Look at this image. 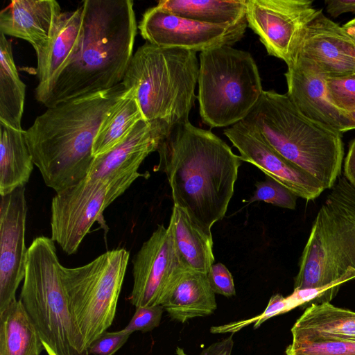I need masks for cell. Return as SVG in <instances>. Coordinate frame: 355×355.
<instances>
[{
  "instance_id": "27",
  "label": "cell",
  "mask_w": 355,
  "mask_h": 355,
  "mask_svg": "<svg viewBox=\"0 0 355 355\" xmlns=\"http://www.w3.org/2000/svg\"><path fill=\"white\" fill-rule=\"evenodd\" d=\"M26 85L19 76L12 45L0 35V122L22 130Z\"/></svg>"
},
{
  "instance_id": "37",
  "label": "cell",
  "mask_w": 355,
  "mask_h": 355,
  "mask_svg": "<svg viewBox=\"0 0 355 355\" xmlns=\"http://www.w3.org/2000/svg\"><path fill=\"white\" fill-rule=\"evenodd\" d=\"M234 346L232 335L205 348L200 355H231Z\"/></svg>"
},
{
  "instance_id": "13",
  "label": "cell",
  "mask_w": 355,
  "mask_h": 355,
  "mask_svg": "<svg viewBox=\"0 0 355 355\" xmlns=\"http://www.w3.org/2000/svg\"><path fill=\"white\" fill-rule=\"evenodd\" d=\"M187 269L168 227L159 225L132 261L133 286L128 300L135 308L162 305L175 280Z\"/></svg>"
},
{
  "instance_id": "33",
  "label": "cell",
  "mask_w": 355,
  "mask_h": 355,
  "mask_svg": "<svg viewBox=\"0 0 355 355\" xmlns=\"http://www.w3.org/2000/svg\"><path fill=\"white\" fill-rule=\"evenodd\" d=\"M130 334L123 329L105 331L96 338L88 347L89 354L113 355L128 341Z\"/></svg>"
},
{
  "instance_id": "24",
  "label": "cell",
  "mask_w": 355,
  "mask_h": 355,
  "mask_svg": "<svg viewBox=\"0 0 355 355\" xmlns=\"http://www.w3.org/2000/svg\"><path fill=\"white\" fill-rule=\"evenodd\" d=\"M25 130L0 122V194L24 187L33 169Z\"/></svg>"
},
{
  "instance_id": "18",
  "label": "cell",
  "mask_w": 355,
  "mask_h": 355,
  "mask_svg": "<svg viewBox=\"0 0 355 355\" xmlns=\"http://www.w3.org/2000/svg\"><path fill=\"white\" fill-rule=\"evenodd\" d=\"M284 76L286 94L304 116L341 133L347 131V116L331 101L324 75L305 60L295 58Z\"/></svg>"
},
{
  "instance_id": "17",
  "label": "cell",
  "mask_w": 355,
  "mask_h": 355,
  "mask_svg": "<svg viewBox=\"0 0 355 355\" xmlns=\"http://www.w3.org/2000/svg\"><path fill=\"white\" fill-rule=\"evenodd\" d=\"M295 58L311 64L324 76H345L354 71L355 44L342 26L320 9L306 27Z\"/></svg>"
},
{
  "instance_id": "21",
  "label": "cell",
  "mask_w": 355,
  "mask_h": 355,
  "mask_svg": "<svg viewBox=\"0 0 355 355\" xmlns=\"http://www.w3.org/2000/svg\"><path fill=\"white\" fill-rule=\"evenodd\" d=\"M162 306L172 320L182 323L209 315L217 308L207 275L190 269L175 280Z\"/></svg>"
},
{
  "instance_id": "30",
  "label": "cell",
  "mask_w": 355,
  "mask_h": 355,
  "mask_svg": "<svg viewBox=\"0 0 355 355\" xmlns=\"http://www.w3.org/2000/svg\"><path fill=\"white\" fill-rule=\"evenodd\" d=\"M255 187L250 202L263 201L282 208L295 209L297 196L276 180L268 177L265 180L257 182Z\"/></svg>"
},
{
  "instance_id": "16",
  "label": "cell",
  "mask_w": 355,
  "mask_h": 355,
  "mask_svg": "<svg viewBox=\"0 0 355 355\" xmlns=\"http://www.w3.org/2000/svg\"><path fill=\"white\" fill-rule=\"evenodd\" d=\"M224 135L237 148L242 161L257 166L297 197L313 200L324 191L314 178L284 158L257 133L240 122L225 129Z\"/></svg>"
},
{
  "instance_id": "3",
  "label": "cell",
  "mask_w": 355,
  "mask_h": 355,
  "mask_svg": "<svg viewBox=\"0 0 355 355\" xmlns=\"http://www.w3.org/2000/svg\"><path fill=\"white\" fill-rule=\"evenodd\" d=\"M126 92L121 83L107 90L47 107L25 130L34 165L48 187L58 192L88 176L98 129Z\"/></svg>"
},
{
  "instance_id": "19",
  "label": "cell",
  "mask_w": 355,
  "mask_h": 355,
  "mask_svg": "<svg viewBox=\"0 0 355 355\" xmlns=\"http://www.w3.org/2000/svg\"><path fill=\"white\" fill-rule=\"evenodd\" d=\"M62 12L55 0H12L0 12V33L26 40L37 54L53 37Z\"/></svg>"
},
{
  "instance_id": "28",
  "label": "cell",
  "mask_w": 355,
  "mask_h": 355,
  "mask_svg": "<svg viewBox=\"0 0 355 355\" xmlns=\"http://www.w3.org/2000/svg\"><path fill=\"white\" fill-rule=\"evenodd\" d=\"M145 119L132 89L112 107L102 122L93 146L94 157L105 154L121 142L135 125Z\"/></svg>"
},
{
  "instance_id": "31",
  "label": "cell",
  "mask_w": 355,
  "mask_h": 355,
  "mask_svg": "<svg viewBox=\"0 0 355 355\" xmlns=\"http://www.w3.org/2000/svg\"><path fill=\"white\" fill-rule=\"evenodd\" d=\"M324 77L332 103L345 114L352 110L355 107V73Z\"/></svg>"
},
{
  "instance_id": "1",
  "label": "cell",
  "mask_w": 355,
  "mask_h": 355,
  "mask_svg": "<svg viewBox=\"0 0 355 355\" xmlns=\"http://www.w3.org/2000/svg\"><path fill=\"white\" fill-rule=\"evenodd\" d=\"M154 171L164 173L173 205L210 230L227 210L241 164L223 139L189 121L173 127L160 142Z\"/></svg>"
},
{
  "instance_id": "25",
  "label": "cell",
  "mask_w": 355,
  "mask_h": 355,
  "mask_svg": "<svg viewBox=\"0 0 355 355\" xmlns=\"http://www.w3.org/2000/svg\"><path fill=\"white\" fill-rule=\"evenodd\" d=\"M39 332L20 300L0 313V355H40Z\"/></svg>"
},
{
  "instance_id": "34",
  "label": "cell",
  "mask_w": 355,
  "mask_h": 355,
  "mask_svg": "<svg viewBox=\"0 0 355 355\" xmlns=\"http://www.w3.org/2000/svg\"><path fill=\"white\" fill-rule=\"evenodd\" d=\"M207 275L210 286L215 294L227 297L236 295L233 277L224 264L214 263Z\"/></svg>"
},
{
  "instance_id": "23",
  "label": "cell",
  "mask_w": 355,
  "mask_h": 355,
  "mask_svg": "<svg viewBox=\"0 0 355 355\" xmlns=\"http://www.w3.org/2000/svg\"><path fill=\"white\" fill-rule=\"evenodd\" d=\"M292 342L319 338H352L355 336V312L336 307L329 302L313 303L291 328Z\"/></svg>"
},
{
  "instance_id": "10",
  "label": "cell",
  "mask_w": 355,
  "mask_h": 355,
  "mask_svg": "<svg viewBox=\"0 0 355 355\" xmlns=\"http://www.w3.org/2000/svg\"><path fill=\"white\" fill-rule=\"evenodd\" d=\"M319 10L311 0H246V20L267 53L288 67L306 27Z\"/></svg>"
},
{
  "instance_id": "9",
  "label": "cell",
  "mask_w": 355,
  "mask_h": 355,
  "mask_svg": "<svg viewBox=\"0 0 355 355\" xmlns=\"http://www.w3.org/2000/svg\"><path fill=\"white\" fill-rule=\"evenodd\" d=\"M129 257L119 248L80 267L60 266L69 309L87 349L114 321Z\"/></svg>"
},
{
  "instance_id": "39",
  "label": "cell",
  "mask_w": 355,
  "mask_h": 355,
  "mask_svg": "<svg viewBox=\"0 0 355 355\" xmlns=\"http://www.w3.org/2000/svg\"><path fill=\"white\" fill-rule=\"evenodd\" d=\"M342 28L345 33L355 44V18L343 25Z\"/></svg>"
},
{
  "instance_id": "2",
  "label": "cell",
  "mask_w": 355,
  "mask_h": 355,
  "mask_svg": "<svg viewBox=\"0 0 355 355\" xmlns=\"http://www.w3.org/2000/svg\"><path fill=\"white\" fill-rule=\"evenodd\" d=\"M131 0H85L79 46L40 103L46 107L111 89L123 79L137 25Z\"/></svg>"
},
{
  "instance_id": "4",
  "label": "cell",
  "mask_w": 355,
  "mask_h": 355,
  "mask_svg": "<svg viewBox=\"0 0 355 355\" xmlns=\"http://www.w3.org/2000/svg\"><path fill=\"white\" fill-rule=\"evenodd\" d=\"M240 123L311 175L324 190L331 189L341 175L342 133L304 116L286 94L263 90Z\"/></svg>"
},
{
  "instance_id": "7",
  "label": "cell",
  "mask_w": 355,
  "mask_h": 355,
  "mask_svg": "<svg viewBox=\"0 0 355 355\" xmlns=\"http://www.w3.org/2000/svg\"><path fill=\"white\" fill-rule=\"evenodd\" d=\"M349 267L355 268V189L340 175L313 223L294 290L324 286Z\"/></svg>"
},
{
  "instance_id": "36",
  "label": "cell",
  "mask_w": 355,
  "mask_h": 355,
  "mask_svg": "<svg viewBox=\"0 0 355 355\" xmlns=\"http://www.w3.org/2000/svg\"><path fill=\"white\" fill-rule=\"evenodd\" d=\"M324 4L327 13L333 18L347 12L355 14V0H326Z\"/></svg>"
},
{
  "instance_id": "12",
  "label": "cell",
  "mask_w": 355,
  "mask_h": 355,
  "mask_svg": "<svg viewBox=\"0 0 355 355\" xmlns=\"http://www.w3.org/2000/svg\"><path fill=\"white\" fill-rule=\"evenodd\" d=\"M247 26L248 23L205 24L178 16L155 6L144 13L139 29L142 37L151 44L197 53L218 46H232L243 37Z\"/></svg>"
},
{
  "instance_id": "38",
  "label": "cell",
  "mask_w": 355,
  "mask_h": 355,
  "mask_svg": "<svg viewBox=\"0 0 355 355\" xmlns=\"http://www.w3.org/2000/svg\"><path fill=\"white\" fill-rule=\"evenodd\" d=\"M343 176L355 189V139L349 144L347 153L344 160Z\"/></svg>"
},
{
  "instance_id": "5",
  "label": "cell",
  "mask_w": 355,
  "mask_h": 355,
  "mask_svg": "<svg viewBox=\"0 0 355 355\" xmlns=\"http://www.w3.org/2000/svg\"><path fill=\"white\" fill-rule=\"evenodd\" d=\"M198 71L196 52L146 42L133 54L121 83L134 91L146 120L171 130L189 121Z\"/></svg>"
},
{
  "instance_id": "20",
  "label": "cell",
  "mask_w": 355,
  "mask_h": 355,
  "mask_svg": "<svg viewBox=\"0 0 355 355\" xmlns=\"http://www.w3.org/2000/svg\"><path fill=\"white\" fill-rule=\"evenodd\" d=\"M83 31L82 6L62 12L48 44L37 57L38 84L35 97L41 103L64 69L69 64L79 46Z\"/></svg>"
},
{
  "instance_id": "15",
  "label": "cell",
  "mask_w": 355,
  "mask_h": 355,
  "mask_svg": "<svg viewBox=\"0 0 355 355\" xmlns=\"http://www.w3.org/2000/svg\"><path fill=\"white\" fill-rule=\"evenodd\" d=\"M1 197L0 313L17 300V290L25 277L28 253L25 188L19 187Z\"/></svg>"
},
{
  "instance_id": "14",
  "label": "cell",
  "mask_w": 355,
  "mask_h": 355,
  "mask_svg": "<svg viewBox=\"0 0 355 355\" xmlns=\"http://www.w3.org/2000/svg\"><path fill=\"white\" fill-rule=\"evenodd\" d=\"M169 131L160 121L141 119L121 142L94 158L87 177L101 180L107 184L109 205L123 194L137 178L144 176L138 172L140 165L151 153L157 150Z\"/></svg>"
},
{
  "instance_id": "6",
  "label": "cell",
  "mask_w": 355,
  "mask_h": 355,
  "mask_svg": "<svg viewBox=\"0 0 355 355\" xmlns=\"http://www.w3.org/2000/svg\"><path fill=\"white\" fill-rule=\"evenodd\" d=\"M55 242L35 238L28 248L19 300L48 355H89L70 313Z\"/></svg>"
},
{
  "instance_id": "42",
  "label": "cell",
  "mask_w": 355,
  "mask_h": 355,
  "mask_svg": "<svg viewBox=\"0 0 355 355\" xmlns=\"http://www.w3.org/2000/svg\"><path fill=\"white\" fill-rule=\"evenodd\" d=\"M349 339H352V340H355V336L352 338H349Z\"/></svg>"
},
{
  "instance_id": "22",
  "label": "cell",
  "mask_w": 355,
  "mask_h": 355,
  "mask_svg": "<svg viewBox=\"0 0 355 355\" xmlns=\"http://www.w3.org/2000/svg\"><path fill=\"white\" fill-rule=\"evenodd\" d=\"M177 252L187 269L207 274L214 262L211 232L173 205L168 225Z\"/></svg>"
},
{
  "instance_id": "40",
  "label": "cell",
  "mask_w": 355,
  "mask_h": 355,
  "mask_svg": "<svg viewBox=\"0 0 355 355\" xmlns=\"http://www.w3.org/2000/svg\"><path fill=\"white\" fill-rule=\"evenodd\" d=\"M346 115L348 120L347 131L355 129V107Z\"/></svg>"
},
{
  "instance_id": "43",
  "label": "cell",
  "mask_w": 355,
  "mask_h": 355,
  "mask_svg": "<svg viewBox=\"0 0 355 355\" xmlns=\"http://www.w3.org/2000/svg\"><path fill=\"white\" fill-rule=\"evenodd\" d=\"M354 73H355V68H354Z\"/></svg>"
},
{
  "instance_id": "29",
  "label": "cell",
  "mask_w": 355,
  "mask_h": 355,
  "mask_svg": "<svg viewBox=\"0 0 355 355\" xmlns=\"http://www.w3.org/2000/svg\"><path fill=\"white\" fill-rule=\"evenodd\" d=\"M286 355H355V340L341 338H319L292 342Z\"/></svg>"
},
{
  "instance_id": "26",
  "label": "cell",
  "mask_w": 355,
  "mask_h": 355,
  "mask_svg": "<svg viewBox=\"0 0 355 355\" xmlns=\"http://www.w3.org/2000/svg\"><path fill=\"white\" fill-rule=\"evenodd\" d=\"M157 6L178 16L205 24L247 23L246 0H160Z\"/></svg>"
},
{
  "instance_id": "8",
  "label": "cell",
  "mask_w": 355,
  "mask_h": 355,
  "mask_svg": "<svg viewBox=\"0 0 355 355\" xmlns=\"http://www.w3.org/2000/svg\"><path fill=\"white\" fill-rule=\"evenodd\" d=\"M198 84L200 114L211 128L241 122L263 92L253 57L229 45L200 52Z\"/></svg>"
},
{
  "instance_id": "32",
  "label": "cell",
  "mask_w": 355,
  "mask_h": 355,
  "mask_svg": "<svg viewBox=\"0 0 355 355\" xmlns=\"http://www.w3.org/2000/svg\"><path fill=\"white\" fill-rule=\"evenodd\" d=\"M163 311L162 305L137 307L123 330L130 334L137 331H152L159 325Z\"/></svg>"
},
{
  "instance_id": "35",
  "label": "cell",
  "mask_w": 355,
  "mask_h": 355,
  "mask_svg": "<svg viewBox=\"0 0 355 355\" xmlns=\"http://www.w3.org/2000/svg\"><path fill=\"white\" fill-rule=\"evenodd\" d=\"M287 311H289L287 298L281 294H275L270 297L265 311L260 315L248 321H253V327L257 329L265 320Z\"/></svg>"
},
{
  "instance_id": "11",
  "label": "cell",
  "mask_w": 355,
  "mask_h": 355,
  "mask_svg": "<svg viewBox=\"0 0 355 355\" xmlns=\"http://www.w3.org/2000/svg\"><path fill=\"white\" fill-rule=\"evenodd\" d=\"M107 194L105 182L89 177L56 192L51 201V239L67 254L76 253L93 224L103 220L110 205Z\"/></svg>"
},
{
  "instance_id": "41",
  "label": "cell",
  "mask_w": 355,
  "mask_h": 355,
  "mask_svg": "<svg viewBox=\"0 0 355 355\" xmlns=\"http://www.w3.org/2000/svg\"><path fill=\"white\" fill-rule=\"evenodd\" d=\"M176 354L177 355H186L184 350L182 348L177 347L176 349Z\"/></svg>"
}]
</instances>
